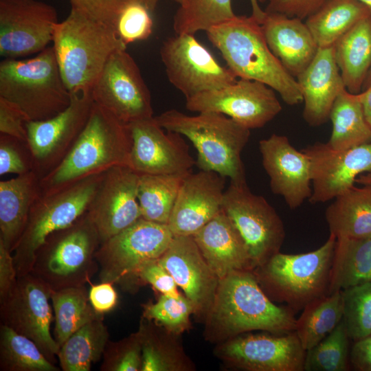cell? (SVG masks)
Masks as SVG:
<instances>
[{
	"instance_id": "obj_39",
	"label": "cell",
	"mask_w": 371,
	"mask_h": 371,
	"mask_svg": "<svg viewBox=\"0 0 371 371\" xmlns=\"http://www.w3.org/2000/svg\"><path fill=\"white\" fill-rule=\"evenodd\" d=\"M236 16L232 0H181L173 18L177 34L194 35Z\"/></svg>"
},
{
	"instance_id": "obj_5",
	"label": "cell",
	"mask_w": 371,
	"mask_h": 371,
	"mask_svg": "<svg viewBox=\"0 0 371 371\" xmlns=\"http://www.w3.org/2000/svg\"><path fill=\"white\" fill-rule=\"evenodd\" d=\"M154 117L164 129L183 135L193 144L200 170L216 172L232 183H247L241 153L250 129L216 112L188 115L170 109Z\"/></svg>"
},
{
	"instance_id": "obj_58",
	"label": "cell",
	"mask_w": 371,
	"mask_h": 371,
	"mask_svg": "<svg viewBox=\"0 0 371 371\" xmlns=\"http://www.w3.org/2000/svg\"><path fill=\"white\" fill-rule=\"evenodd\" d=\"M371 85V69L368 74V76L365 80V82L363 84L364 85V88L366 89V87H368V86H370Z\"/></svg>"
},
{
	"instance_id": "obj_24",
	"label": "cell",
	"mask_w": 371,
	"mask_h": 371,
	"mask_svg": "<svg viewBox=\"0 0 371 371\" xmlns=\"http://www.w3.org/2000/svg\"><path fill=\"white\" fill-rule=\"evenodd\" d=\"M194 304L196 313H207L219 279L210 269L192 236H174L158 259Z\"/></svg>"
},
{
	"instance_id": "obj_16",
	"label": "cell",
	"mask_w": 371,
	"mask_h": 371,
	"mask_svg": "<svg viewBox=\"0 0 371 371\" xmlns=\"http://www.w3.org/2000/svg\"><path fill=\"white\" fill-rule=\"evenodd\" d=\"M186 100V107L190 111L220 113L250 130L264 126L282 111L273 89L245 78Z\"/></svg>"
},
{
	"instance_id": "obj_6",
	"label": "cell",
	"mask_w": 371,
	"mask_h": 371,
	"mask_svg": "<svg viewBox=\"0 0 371 371\" xmlns=\"http://www.w3.org/2000/svg\"><path fill=\"white\" fill-rule=\"evenodd\" d=\"M336 238L330 234L315 250L297 254L278 252L253 270L268 297L295 313L328 294Z\"/></svg>"
},
{
	"instance_id": "obj_15",
	"label": "cell",
	"mask_w": 371,
	"mask_h": 371,
	"mask_svg": "<svg viewBox=\"0 0 371 371\" xmlns=\"http://www.w3.org/2000/svg\"><path fill=\"white\" fill-rule=\"evenodd\" d=\"M93 104L91 93H71L69 105L58 114L47 120L26 122L34 171L41 179L69 153L88 120Z\"/></svg>"
},
{
	"instance_id": "obj_51",
	"label": "cell",
	"mask_w": 371,
	"mask_h": 371,
	"mask_svg": "<svg viewBox=\"0 0 371 371\" xmlns=\"http://www.w3.org/2000/svg\"><path fill=\"white\" fill-rule=\"evenodd\" d=\"M113 284L110 282H101L90 288L88 292L89 302L97 314L103 315L117 305L118 295Z\"/></svg>"
},
{
	"instance_id": "obj_55",
	"label": "cell",
	"mask_w": 371,
	"mask_h": 371,
	"mask_svg": "<svg viewBox=\"0 0 371 371\" xmlns=\"http://www.w3.org/2000/svg\"><path fill=\"white\" fill-rule=\"evenodd\" d=\"M251 7V16L261 24L266 16V12L258 4V0H249Z\"/></svg>"
},
{
	"instance_id": "obj_18",
	"label": "cell",
	"mask_w": 371,
	"mask_h": 371,
	"mask_svg": "<svg viewBox=\"0 0 371 371\" xmlns=\"http://www.w3.org/2000/svg\"><path fill=\"white\" fill-rule=\"evenodd\" d=\"M132 139L128 166L139 175L192 172L196 161L179 133H166L155 117L128 124Z\"/></svg>"
},
{
	"instance_id": "obj_59",
	"label": "cell",
	"mask_w": 371,
	"mask_h": 371,
	"mask_svg": "<svg viewBox=\"0 0 371 371\" xmlns=\"http://www.w3.org/2000/svg\"><path fill=\"white\" fill-rule=\"evenodd\" d=\"M363 3H364L365 5H366L370 10L371 11V0H357Z\"/></svg>"
},
{
	"instance_id": "obj_33",
	"label": "cell",
	"mask_w": 371,
	"mask_h": 371,
	"mask_svg": "<svg viewBox=\"0 0 371 371\" xmlns=\"http://www.w3.org/2000/svg\"><path fill=\"white\" fill-rule=\"evenodd\" d=\"M329 119L333 129L327 143L332 148L344 150L371 142V128L358 93L343 89L334 102Z\"/></svg>"
},
{
	"instance_id": "obj_14",
	"label": "cell",
	"mask_w": 371,
	"mask_h": 371,
	"mask_svg": "<svg viewBox=\"0 0 371 371\" xmlns=\"http://www.w3.org/2000/svg\"><path fill=\"white\" fill-rule=\"evenodd\" d=\"M52 292L42 280L32 273L17 277L14 286L0 303L1 324L32 339L47 359L55 364L60 346L51 333Z\"/></svg>"
},
{
	"instance_id": "obj_23",
	"label": "cell",
	"mask_w": 371,
	"mask_h": 371,
	"mask_svg": "<svg viewBox=\"0 0 371 371\" xmlns=\"http://www.w3.org/2000/svg\"><path fill=\"white\" fill-rule=\"evenodd\" d=\"M225 177L200 170L184 179L168 226L174 236H192L223 210Z\"/></svg>"
},
{
	"instance_id": "obj_21",
	"label": "cell",
	"mask_w": 371,
	"mask_h": 371,
	"mask_svg": "<svg viewBox=\"0 0 371 371\" xmlns=\"http://www.w3.org/2000/svg\"><path fill=\"white\" fill-rule=\"evenodd\" d=\"M306 352L295 331L280 336L239 335L218 350L229 364L249 371H303Z\"/></svg>"
},
{
	"instance_id": "obj_2",
	"label": "cell",
	"mask_w": 371,
	"mask_h": 371,
	"mask_svg": "<svg viewBox=\"0 0 371 371\" xmlns=\"http://www.w3.org/2000/svg\"><path fill=\"white\" fill-rule=\"evenodd\" d=\"M132 145L127 124L93 102L88 120L62 161L41 179L49 194L120 166H128Z\"/></svg>"
},
{
	"instance_id": "obj_10",
	"label": "cell",
	"mask_w": 371,
	"mask_h": 371,
	"mask_svg": "<svg viewBox=\"0 0 371 371\" xmlns=\"http://www.w3.org/2000/svg\"><path fill=\"white\" fill-rule=\"evenodd\" d=\"M174 235L167 224L141 218L101 243L95 258L101 282L129 288L138 282L137 272L146 262L159 259Z\"/></svg>"
},
{
	"instance_id": "obj_37",
	"label": "cell",
	"mask_w": 371,
	"mask_h": 371,
	"mask_svg": "<svg viewBox=\"0 0 371 371\" xmlns=\"http://www.w3.org/2000/svg\"><path fill=\"white\" fill-rule=\"evenodd\" d=\"M50 300L55 319L54 338L60 347L82 326L102 315L92 308L85 286L54 291Z\"/></svg>"
},
{
	"instance_id": "obj_27",
	"label": "cell",
	"mask_w": 371,
	"mask_h": 371,
	"mask_svg": "<svg viewBox=\"0 0 371 371\" xmlns=\"http://www.w3.org/2000/svg\"><path fill=\"white\" fill-rule=\"evenodd\" d=\"M260 25L273 54L296 78L311 63L319 48L306 23L297 17L266 12Z\"/></svg>"
},
{
	"instance_id": "obj_43",
	"label": "cell",
	"mask_w": 371,
	"mask_h": 371,
	"mask_svg": "<svg viewBox=\"0 0 371 371\" xmlns=\"http://www.w3.org/2000/svg\"><path fill=\"white\" fill-rule=\"evenodd\" d=\"M195 313L194 304L186 296L161 294L155 303L144 306L143 317L177 335L190 326V317Z\"/></svg>"
},
{
	"instance_id": "obj_8",
	"label": "cell",
	"mask_w": 371,
	"mask_h": 371,
	"mask_svg": "<svg viewBox=\"0 0 371 371\" xmlns=\"http://www.w3.org/2000/svg\"><path fill=\"white\" fill-rule=\"evenodd\" d=\"M100 243L98 229L87 211L46 238L36 252L30 273L52 291L85 286L99 269L95 255Z\"/></svg>"
},
{
	"instance_id": "obj_41",
	"label": "cell",
	"mask_w": 371,
	"mask_h": 371,
	"mask_svg": "<svg viewBox=\"0 0 371 371\" xmlns=\"http://www.w3.org/2000/svg\"><path fill=\"white\" fill-rule=\"evenodd\" d=\"M152 324V321L144 317L137 331L142 346L140 371L185 370L183 359Z\"/></svg>"
},
{
	"instance_id": "obj_31",
	"label": "cell",
	"mask_w": 371,
	"mask_h": 371,
	"mask_svg": "<svg viewBox=\"0 0 371 371\" xmlns=\"http://www.w3.org/2000/svg\"><path fill=\"white\" fill-rule=\"evenodd\" d=\"M371 281V236L336 238L328 294Z\"/></svg>"
},
{
	"instance_id": "obj_13",
	"label": "cell",
	"mask_w": 371,
	"mask_h": 371,
	"mask_svg": "<svg viewBox=\"0 0 371 371\" xmlns=\"http://www.w3.org/2000/svg\"><path fill=\"white\" fill-rule=\"evenodd\" d=\"M91 94L95 104L124 124L153 117L150 91L126 49L111 56Z\"/></svg>"
},
{
	"instance_id": "obj_44",
	"label": "cell",
	"mask_w": 371,
	"mask_h": 371,
	"mask_svg": "<svg viewBox=\"0 0 371 371\" xmlns=\"http://www.w3.org/2000/svg\"><path fill=\"white\" fill-rule=\"evenodd\" d=\"M151 11L144 0H130L120 13L115 25L118 37L126 45L147 39L153 32Z\"/></svg>"
},
{
	"instance_id": "obj_4",
	"label": "cell",
	"mask_w": 371,
	"mask_h": 371,
	"mask_svg": "<svg viewBox=\"0 0 371 371\" xmlns=\"http://www.w3.org/2000/svg\"><path fill=\"white\" fill-rule=\"evenodd\" d=\"M52 42L60 75L71 93H91L111 56L126 49L113 27L74 8L56 24Z\"/></svg>"
},
{
	"instance_id": "obj_9",
	"label": "cell",
	"mask_w": 371,
	"mask_h": 371,
	"mask_svg": "<svg viewBox=\"0 0 371 371\" xmlns=\"http://www.w3.org/2000/svg\"><path fill=\"white\" fill-rule=\"evenodd\" d=\"M104 174L41 194L12 251L17 277L31 272L37 251L52 233L71 225L87 211Z\"/></svg>"
},
{
	"instance_id": "obj_53",
	"label": "cell",
	"mask_w": 371,
	"mask_h": 371,
	"mask_svg": "<svg viewBox=\"0 0 371 371\" xmlns=\"http://www.w3.org/2000/svg\"><path fill=\"white\" fill-rule=\"evenodd\" d=\"M350 365L359 371H371V335L355 341L350 352Z\"/></svg>"
},
{
	"instance_id": "obj_50",
	"label": "cell",
	"mask_w": 371,
	"mask_h": 371,
	"mask_svg": "<svg viewBox=\"0 0 371 371\" xmlns=\"http://www.w3.org/2000/svg\"><path fill=\"white\" fill-rule=\"evenodd\" d=\"M326 0H258L267 2L265 11L304 19L316 12Z\"/></svg>"
},
{
	"instance_id": "obj_32",
	"label": "cell",
	"mask_w": 371,
	"mask_h": 371,
	"mask_svg": "<svg viewBox=\"0 0 371 371\" xmlns=\"http://www.w3.org/2000/svg\"><path fill=\"white\" fill-rule=\"evenodd\" d=\"M370 15V8L357 0H326L305 23L318 47H326L333 46L358 21Z\"/></svg>"
},
{
	"instance_id": "obj_49",
	"label": "cell",
	"mask_w": 371,
	"mask_h": 371,
	"mask_svg": "<svg viewBox=\"0 0 371 371\" xmlns=\"http://www.w3.org/2000/svg\"><path fill=\"white\" fill-rule=\"evenodd\" d=\"M24 113L14 104L0 97V134L27 141Z\"/></svg>"
},
{
	"instance_id": "obj_56",
	"label": "cell",
	"mask_w": 371,
	"mask_h": 371,
	"mask_svg": "<svg viewBox=\"0 0 371 371\" xmlns=\"http://www.w3.org/2000/svg\"><path fill=\"white\" fill-rule=\"evenodd\" d=\"M356 183L362 186H371V171L360 175L357 178Z\"/></svg>"
},
{
	"instance_id": "obj_11",
	"label": "cell",
	"mask_w": 371,
	"mask_h": 371,
	"mask_svg": "<svg viewBox=\"0 0 371 371\" xmlns=\"http://www.w3.org/2000/svg\"><path fill=\"white\" fill-rule=\"evenodd\" d=\"M223 210L243 238L254 269L280 252L286 236L284 223L275 208L262 196L251 192L247 183L230 182Z\"/></svg>"
},
{
	"instance_id": "obj_7",
	"label": "cell",
	"mask_w": 371,
	"mask_h": 371,
	"mask_svg": "<svg viewBox=\"0 0 371 371\" xmlns=\"http://www.w3.org/2000/svg\"><path fill=\"white\" fill-rule=\"evenodd\" d=\"M0 97L16 105L28 120L51 118L71 100L52 47L25 60L4 58L0 63Z\"/></svg>"
},
{
	"instance_id": "obj_36",
	"label": "cell",
	"mask_w": 371,
	"mask_h": 371,
	"mask_svg": "<svg viewBox=\"0 0 371 371\" xmlns=\"http://www.w3.org/2000/svg\"><path fill=\"white\" fill-rule=\"evenodd\" d=\"M343 318L341 290L308 304L297 319L295 332L306 351L326 337Z\"/></svg>"
},
{
	"instance_id": "obj_20",
	"label": "cell",
	"mask_w": 371,
	"mask_h": 371,
	"mask_svg": "<svg viewBox=\"0 0 371 371\" xmlns=\"http://www.w3.org/2000/svg\"><path fill=\"white\" fill-rule=\"evenodd\" d=\"M139 176L126 166H115L104 172L87 210L101 243L142 218L137 200Z\"/></svg>"
},
{
	"instance_id": "obj_28",
	"label": "cell",
	"mask_w": 371,
	"mask_h": 371,
	"mask_svg": "<svg viewBox=\"0 0 371 371\" xmlns=\"http://www.w3.org/2000/svg\"><path fill=\"white\" fill-rule=\"evenodd\" d=\"M41 194V178L34 171L0 181V241L12 253Z\"/></svg>"
},
{
	"instance_id": "obj_25",
	"label": "cell",
	"mask_w": 371,
	"mask_h": 371,
	"mask_svg": "<svg viewBox=\"0 0 371 371\" xmlns=\"http://www.w3.org/2000/svg\"><path fill=\"white\" fill-rule=\"evenodd\" d=\"M296 78L304 103V119L313 126L324 124L336 98L346 89L333 46L319 47L313 60Z\"/></svg>"
},
{
	"instance_id": "obj_30",
	"label": "cell",
	"mask_w": 371,
	"mask_h": 371,
	"mask_svg": "<svg viewBox=\"0 0 371 371\" xmlns=\"http://www.w3.org/2000/svg\"><path fill=\"white\" fill-rule=\"evenodd\" d=\"M330 234L340 237L371 236V186H353L334 199L325 212Z\"/></svg>"
},
{
	"instance_id": "obj_22",
	"label": "cell",
	"mask_w": 371,
	"mask_h": 371,
	"mask_svg": "<svg viewBox=\"0 0 371 371\" xmlns=\"http://www.w3.org/2000/svg\"><path fill=\"white\" fill-rule=\"evenodd\" d=\"M259 150L273 193L281 196L291 210L309 199L311 163L302 150H297L286 136L276 133L261 139Z\"/></svg>"
},
{
	"instance_id": "obj_48",
	"label": "cell",
	"mask_w": 371,
	"mask_h": 371,
	"mask_svg": "<svg viewBox=\"0 0 371 371\" xmlns=\"http://www.w3.org/2000/svg\"><path fill=\"white\" fill-rule=\"evenodd\" d=\"M139 282L150 284L161 294L177 295L179 293L177 285L171 274L157 260L144 264L137 272Z\"/></svg>"
},
{
	"instance_id": "obj_46",
	"label": "cell",
	"mask_w": 371,
	"mask_h": 371,
	"mask_svg": "<svg viewBox=\"0 0 371 371\" xmlns=\"http://www.w3.org/2000/svg\"><path fill=\"white\" fill-rule=\"evenodd\" d=\"M31 171H34V160L27 141L0 134V175Z\"/></svg>"
},
{
	"instance_id": "obj_57",
	"label": "cell",
	"mask_w": 371,
	"mask_h": 371,
	"mask_svg": "<svg viewBox=\"0 0 371 371\" xmlns=\"http://www.w3.org/2000/svg\"><path fill=\"white\" fill-rule=\"evenodd\" d=\"M146 6L151 11L153 12L157 6L158 0H144ZM176 1L178 3H180L181 2V0H173Z\"/></svg>"
},
{
	"instance_id": "obj_40",
	"label": "cell",
	"mask_w": 371,
	"mask_h": 371,
	"mask_svg": "<svg viewBox=\"0 0 371 371\" xmlns=\"http://www.w3.org/2000/svg\"><path fill=\"white\" fill-rule=\"evenodd\" d=\"M349 339L341 320L326 337L306 350L304 370H348L350 366Z\"/></svg>"
},
{
	"instance_id": "obj_42",
	"label": "cell",
	"mask_w": 371,
	"mask_h": 371,
	"mask_svg": "<svg viewBox=\"0 0 371 371\" xmlns=\"http://www.w3.org/2000/svg\"><path fill=\"white\" fill-rule=\"evenodd\" d=\"M343 318L350 339L371 335V281L341 290Z\"/></svg>"
},
{
	"instance_id": "obj_29",
	"label": "cell",
	"mask_w": 371,
	"mask_h": 371,
	"mask_svg": "<svg viewBox=\"0 0 371 371\" xmlns=\"http://www.w3.org/2000/svg\"><path fill=\"white\" fill-rule=\"evenodd\" d=\"M333 47L346 89L360 93L371 69V15L358 21Z\"/></svg>"
},
{
	"instance_id": "obj_19",
	"label": "cell",
	"mask_w": 371,
	"mask_h": 371,
	"mask_svg": "<svg viewBox=\"0 0 371 371\" xmlns=\"http://www.w3.org/2000/svg\"><path fill=\"white\" fill-rule=\"evenodd\" d=\"M302 150L311 163V203L334 199L355 186L357 178L371 171V142L344 150L316 142Z\"/></svg>"
},
{
	"instance_id": "obj_12",
	"label": "cell",
	"mask_w": 371,
	"mask_h": 371,
	"mask_svg": "<svg viewBox=\"0 0 371 371\" xmlns=\"http://www.w3.org/2000/svg\"><path fill=\"white\" fill-rule=\"evenodd\" d=\"M160 55L168 80L186 99L220 89L238 79L194 35L175 34L167 38Z\"/></svg>"
},
{
	"instance_id": "obj_3",
	"label": "cell",
	"mask_w": 371,
	"mask_h": 371,
	"mask_svg": "<svg viewBox=\"0 0 371 371\" xmlns=\"http://www.w3.org/2000/svg\"><path fill=\"white\" fill-rule=\"evenodd\" d=\"M238 78L259 81L289 105L303 102L297 82L269 47L261 25L251 16H235L206 32Z\"/></svg>"
},
{
	"instance_id": "obj_34",
	"label": "cell",
	"mask_w": 371,
	"mask_h": 371,
	"mask_svg": "<svg viewBox=\"0 0 371 371\" xmlns=\"http://www.w3.org/2000/svg\"><path fill=\"white\" fill-rule=\"evenodd\" d=\"M103 315L90 321L73 333L60 347L58 360L63 371H89L102 357L109 341Z\"/></svg>"
},
{
	"instance_id": "obj_47",
	"label": "cell",
	"mask_w": 371,
	"mask_h": 371,
	"mask_svg": "<svg viewBox=\"0 0 371 371\" xmlns=\"http://www.w3.org/2000/svg\"><path fill=\"white\" fill-rule=\"evenodd\" d=\"M71 8L115 29L117 17L130 0H69Z\"/></svg>"
},
{
	"instance_id": "obj_38",
	"label": "cell",
	"mask_w": 371,
	"mask_h": 371,
	"mask_svg": "<svg viewBox=\"0 0 371 371\" xmlns=\"http://www.w3.org/2000/svg\"><path fill=\"white\" fill-rule=\"evenodd\" d=\"M0 370L3 371H59L38 346L6 325H0Z\"/></svg>"
},
{
	"instance_id": "obj_1",
	"label": "cell",
	"mask_w": 371,
	"mask_h": 371,
	"mask_svg": "<svg viewBox=\"0 0 371 371\" xmlns=\"http://www.w3.org/2000/svg\"><path fill=\"white\" fill-rule=\"evenodd\" d=\"M294 314L288 306L273 303L251 270L235 271L219 279L207 313L210 328L223 338L256 330L274 335L293 332Z\"/></svg>"
},
{
	"instance_id": "obj_26",
	"label": "cell",
	"mask_w": 371,
	"mask_h": 371,
	"mask_svg": "<svg viewBox=\"0 0 371 371\" xmlns=\"http://www.w3.org/2000/svg\"><path fill=\"white\" fill-rule=\"evenodd\" d=\"M192 236L218 279L235 271L254 270L243 238L223 210Z\"/></svg>"
},
{
	"instance_id": "obj_54",
	"label": "cell",
	"mask_w": 371,
	"mask_h": 371,
	"mask_svg": "<svg viewBox=\"0 0 371 371\" xmlns=\"http://www.w3.org/2000/svg\"><path fill=\"white\" fill-rule=\"evenodd\" d=\"M366 120L371 128V85L358 93Z\"/></svg>"
},
{
	"instance_id": "obj_17",
	"label": "cell",
	"mask_w": 371,
	"mask_h": 371,
	"mask_svg": "<svg viewBox=\"0 0 371 371\" xmlns=\"http://www.w3.org/2000/svg\"><path fill=\"white\" fill-rule=\"evenodd\" d=\"M54 7L37 0H0V55L17 59L40 53L52 42Z\"/></svg>"
},
{
	"instance_id": "obj_52",
	"label": "cell",
	"mask_w": 371,
	"mask_h": 371,
	"mask_svg": "<svg viewBox=\"0 0 371 371\" xmlns=\"http://www.w3.org/2000/svg\"><path fill=\"white\" fill-rule=\"evenodd\" d=\"M16 279L12 253L0 241V303L9 294Z\"/></svg>"
},
{
	"instance_id": "obj_45",
	"label": "cell",
	"mask_w": 371,
	"mask_h": 371,
	"mask_svg": "<svg viewBox=\"0 0 371 371\" xmlns=\"http://www.w3.org/2000/svg\"><path fill=\"white\" fill-rule=\"evenodd\" d=\"M141 366L142 346L137 332L118 341L109 340L101 371H140Z\"/></svg>"
},
{
	"instance_id": "obj_35",
	"label": "cell",
	"mask_w": 371,
	"mask_h": 371,
	"mask_svg": "<svg viewBox=\"0 0 371 371\" xmlns=\"http://www.w3.org/2000/svg\"><path fill=\"white\" fill-rule=\"evenodd\" d=\"M189 173L140 175L137 200L142 218L168 224L181 184Z\"/></svg>"
}]
</instances>
